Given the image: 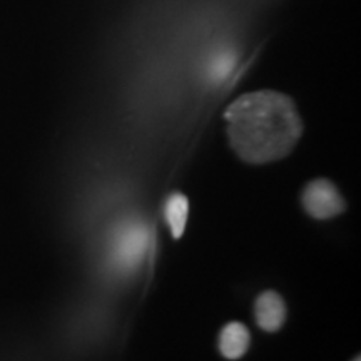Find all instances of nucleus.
I'll use <instances>...</instances> for the list:
<instances>
[{
    "mask_svg": "<svg viewBox=\"0 0 361 361\" xmlns=\"http://www.w3.org/2000/svg\"><path fill=\"white\" fill-rule=\"evenodd\" d=\"M229 142L250 164L283 159L300 141L303 123L291 97L258 90L238 97L224 112Z\"/></svg>",
    "mask_w": 361,
    "mask_h": 361,
    "instance_id": "nucleus-1",
    "label": "nucleus"
},
{
    "mask_svg": "<svg viewBox=\"0 0 361 361\" xmlns=\"http://www.w3.org/2000/svg\"><path fill=\"white\" fill-rule=\"evenodd\" d=\"M353 361H360V356H356V358Z\"/></svg>",
    "mask_w": 361,
    "mask_h": 361,
    "instance_id": "nucleus-7",
    "label": "nucleus"
},
{
    "mask_svg": "<svg viewBox=\"0 0 361 361\" xmlns=\"http://www.w3.org/2000/svg\"><path fill=\"white\" fill-rule=\"evenodd\" d=\"M286 306L283 298L274 291H266L256 301V322L264 331L274 333L284 324Z\"/></svg>",
    "mask_w": 361,
    "mask_h": 361,
    "instance_id": "nucleus-4",
    "label": "nucleus"
},
{
    "mask_svg": "<svg viewBox=\"0 0 361 361\" xmlns=\"http://www.w3.org/2000/svg\"><path fill=\"white\" fill-rule=\"evenodd\" d=\"M151 233L146 224L139 221H129L117 229L111 245L112 263L121 271L135 269L146 255Z\"/></svg>",
    "mask_w": 361,
    "mask_h": 361,
    "instance_id": "nucleus-2",
    "label": "nucleus"
},
{
    "mask_svg": "<svg viewBox=\"0 0 361 361\" xmlns=\"http://www.w3.org/2000/svg\"><path fill=\"white\" fill-rule=\"evenodd\" d=\"M303 206L311 218L329 219L345 211L340 191L328 179L311 180L303 191Z\"/></svg>",
    "mask_w": 361,
    "mask_h": 361,
    "instance_id": "nucleus-3",
    "label": "nucleus"
},
{
    "mask_svg": "<svg viewBox=\"0 0 361 361\" xmlns=\"http://www.w3.org/2000/svg\"><path fill=\"white\" fill-rule=\"evenodd\" d=\"M250 331L243 323H228L219 335V351L224 358L238 360L250 348Z\"/></svg>",
    "mask_w": 361,
    "mask_h": 361,
    "instance_id": "nucleus-5",
    "label": "nucleus"
},
{
    "mask_svg": "<svg viewBox=\"0 0 361 361\" xmlns=\"http://www.w3.org/2000/svg\"><path fill=\"white\" fill-rule=\"evenodd\" d=\"M164 213H166V221H168L173 236L176 239L183 236L184 228H186L188 213H189L188 197L180 192L171 194L168 201H166Z\"/></svg>",
    "mask_w": 361,
    "mask_h": 361,
    "instance_id": "nucleus-6",
    "label": "nucleus"
}]
</instances>
